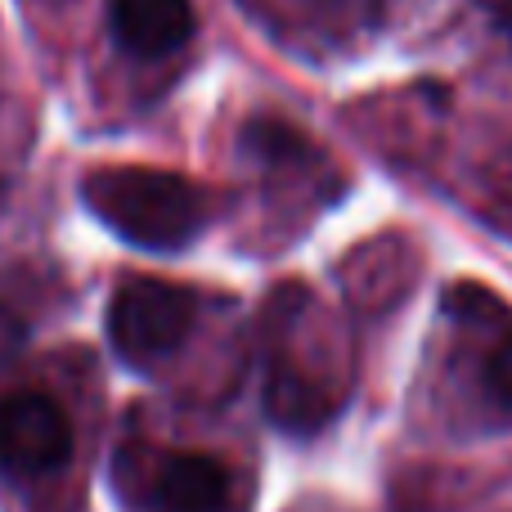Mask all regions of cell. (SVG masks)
Returning <instances> with one entry per match:
<instances>
[{
	"mask_svg": "<svg viewBox=\"0 0 512 512\" xmlns=\"http://www.w3.org/2000/svg\"><path fill=\"white\" fill-rule=\"evenodd\" d=\"M81 198L117 239L149 252L189 248L212 221L207 189L158 167H99L81 180Z\"/></svg>",
	"mask_w": 512,
	"mask_h": 512,
	"instance_id": "cell-1",
	"label": "cell"
},
{
	"mask_svg": "<svg viewBox=\"0 0 512 512\" xmlns=\"http://www.w3.org/2000/svg\"><path fill=\"white\" fill-rule=\"evenodd\" d=\"M198 315V297L180 283L135 274L108 301V342L131 369H153L185 346Z\"/></svg>",
	"mask_w": 512,
	"mask_h": 512,
	"instance_id": "cell-2",
	"label": "cell"
},
{
	"mask_svg": "<svg viewBox=\"0 0 512 512\" xmlns=\"http://www.w3.org/2000/svg\"><path fill=\"white\" fill-rule=\"evenodd\" d=\"M131 499L140 512H234V477L198 450H158L131 463Z\"/></svg>",
	"mask_w": 512,
	"mask_h": 512,
	"instance_id": "cell-3",
	"label": "cell"
},
{
	"mask_svg": "<svg viewBox=\"0 0 512 512\" xmlns=\"http://www.w3.org/2000/svg\"><path fill=\"white\" fill-rule=\"evenodd\" d=\"M72 454V423L41 391L0 400V468L9 477H45Z\"/></svg>",
	"mask_w": 512,
	"mask_h": 512,
	"instance_id": "cell-4",
	"label": "cell"
},
{
	"mask_svg": "<svg viewBox=\"0 0 512 512\" xmlns=\"http://www.w3.org/2000/svg\"><path fill=\"white\" fill-rule=\"evenodd\" d=\"M113 36L135 59H167L194 36L189 0H113Z\"/></svg>",
	"mask_w": 512,
	"mask_h": 512,
	"instance_id": "cell-5",
	"label": "cell"
},
{
	"mask_svg": "<svg viewBox=\"0 0 512 512\" xmlns=\"http://www.w3.org/2000/svg\"><path fill=\"white\" fill-rule=\"evenodd\" d=\"M333 409H337L333 396L315 378H306V373L274 364L270 378H265V418L274 427H283V432H292V436L319 432L333 418Z\"/></svg>",
	"mask_w": 512,
	"mask_h": 512,
	"instance_id": "cell-6",
	"label": "cell"
},
{
	"mask_svg": "<svg viewBox=\"0 0 512 512\" xmlns=\"http://www.w3.org/2000/svg\"><path fill=\"white\" fill-rule=\"evenodd\" d=\"M486 382H490V391H495V396L504 400V405H512V333L495 346V351H490Z\"/></svg>",
	"mask_w": 512,
	"mask_h": 512,
	"instance_id": "cell-7",
	"label": "cell"
},
{
	"mask_svg": "<svg viewBox=\"0 0 512 512\" xmlns=\"http://www.w3.org/2000/svg\"><path fill=\"white\" fill-rule=\"evenodd\" d=\"M27 346V324L9 306H0V364H9Z\"/></svg>",
	"mask_w": 512,
	"mask_h": 512,
	"instance_id": "cell-8",
	"label": "cell"
},
{
	"mask_svg": "<svg viewBox=\"0 0 512 512\" xmlns=\"http://www.w3.org/2000/svg\"><path fill=\"white\" fill-rule=\"evenodd\" d=\"M477 5H481V14H486L490 23L512 41V0H477Z\"/></svg>",
	"mask_w": 512,
	"mask_h": 512,
	"instance_id": "cell-9",
	"label": "cell"
}]
</instances>
